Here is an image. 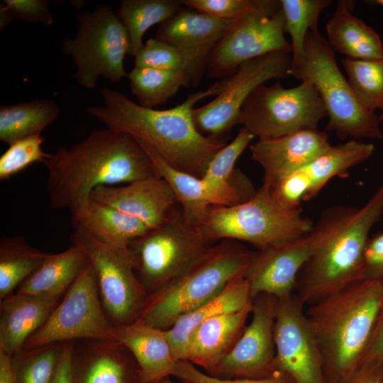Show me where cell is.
I'll list each match as a JSON object with an SVG mask.
<instances>
[{
  "mask_svg": "<svg viewBox=\"0 0 383 383\" xmlns=\"http://www.w3.org/2000/svg\"><path fill=\"white\" fill-rule=\"evenodd\" d=\"M103 106H90L88 113L106 128L123 132L150 145L170 166L201 179L214 155L227 145L222 138L201 134L192 119L194 105L217 96L214 83L207 89L192 93L177 106L167 110L145 108L123 93L101 89Z\"/></svg>",
  "mask_w": 383,
  "mask_h": 383,
  "instance_id": "cell-1",
  "label": "cell"
},
{
  "mask_svg": "<svg viewBox=\"0 0 383 383\" xmlns=\"http://www.w3.org/2000/svg\"><path fill=\"white\" fill-rule=\"evenodd\" d=\"M44 165L49 204L55 210L71 211L99 186L158 176L136 138L107 128L91 131L70 147H60Z\"/></svg>",
  "mask_w": 383,
  "mask_h": 383,
  "instance_id": "cell-2",
  "label": "cell"
},
{
  "mask_svg": "<svg viewBox=\"0 0 383 383\" xmlns=\"http://www.w3.org/2000/svg\"><path fill=\"white\" fill-rule=\"evenodd\" d=\"M383 214V182L361 207L326 209L323 233L301 269L294 294L311 305L355 282L370 233Z\"/></svg>",
  "mask_w": 383,
  "mask_h": 383,
  "instance_id": "cell-3",
  "label": "cell"
},
{
  "mask_svg": "<svg viewBox=\"0 0 383 383\" xmlns=\"http://www.w3.org/2000/svg\"><path fill=\"white\" fill-rule=\"evenodd\" d=\"M383 299L382 285L360 280L309 306L328 383H341L360 366Z\"/></svg>",
  "mask_w": 383,
  "mask_h": 383,
  "instance_id": "cell-4",
  "label": "cell"
},
{
  "mask_svg": "<svg viewBox=\"0 0 383 383\" xmlns=\"http://www.w3.org/2000/svg\"><path fill=\"white\" fill-rule=\"evenodd\" d=\"M255 252L237 240L216 243L176 280L150 294L135 321L169 329L180 317L218 294L231 281L245 277Z\"/></svg>",
  "mask_w": 383,
  "mask_h": 383,
  "instance_id": "cell-5",
  "label": "cell"
},
{
  "mask_svg": "<svg viewBox=\"0 0 383 383\" xmlns=\"http://www.w3.org/2000/svg\"><path fill=\"white\" fill-rule=\"evenodd\" d=\"M290 76L315 87L327 112L326 128L338 138H382L379 116L359 101L338 68L333 49L318 30L308 32L304 55L292 61Z\"/></svg>",
  "mask_w": 383,
  "mask_h": 383,
  "instance_id": "cell-6",
  "label": "cell"
},
{
  "mask_svg": "<svg viewBox=\"0 0 383 383\" xmlns=\"http://www.w3.org/2000/svg\"><path fill=\"white\" fill-rule=\"evenodd\" d=\"M312 220L301 208H290L261 186L248 201L231 207L211 206L201 225L215 243L233 240L248 243L257 249L286 243L308 233Z\"/></svg>",
  "mask_w": 383,
  "mask_h": 383,
  "instance_id": "cell-7",
  "label": "cell"
},
{
  "mask_svg": "<svg viewBox=\"0 0 383 383\" xmlns=\"http://www.w3.org/2000/svg\"><path fill=\"white\" fill-rule=\"evenodd\" d=\"M215 243L175 206L164 223L128 248L135 275L149 296L176 280Z\"/></svg>",
  "mask_w": 383,
  "mask_h": 383,
  "instance_id": "cell-8",
  "label": "cell"
},
{
  "mask_svg": "<svg viewBox=\"0 0 383 383\" xmlns=\"http://www.w3.org/2000/svg\"><path fill=\"white\" fill-rule=\"evenodd\" d=\"M129 49L126 30L110 4L80 13L75 36L65 38L62 44V52L77 67L74 78L89 90L99 77L116 84L128 77L123 61Z\"/></svg>",
  "mask_w": 383,
  "mask_h": 383,
  "instance_id": "cell-9",
  "label": "cell"
},
{
  "mask_svg": "<svg viewBox=\"0 0 383 383\" xmlns=\"http://www.w3.org/2000/svg\"><path fill=\"white\" fill-rule=\"evenodd\" d=\"M327 116L315 87L308 82L292 88L279 81L257 87L244 103L237 125H242L258 140L278 138L299 130L317 128Z\"/></svg>",
  "mask_w": 383,
  "mask_h": 383,
  "instance_id": "cell-10",
  "label": "cell"
},
{
  "mask_svg": "<svg viewBox=\"0 0 383 383\" xmlns=\"http://www.w3.org/2000/svg\"><path fill=\"white\" fill-rule=\"evenodd\" d=\"M77 340L118 342L116 327L103 308L89 261L46 321L26 341L22 351Z\"/></svg>",
  "mask_w": 383,
  "mask_h": 383,
  "instance_id": "cell-11",
  "label": "cell"
},
{
  "mask_svg": "<svg viewBox=\"0 0 383 383\" xmlns=\"http://www.w3.org/2000/svg\"><path fill=\"white\" fill-rule=\"evenodd\" d=\"M70 241L86 253L105 313L115 327L135 322L148 294L138 279L128 248L110 245L78 226Z\"/></svg>",
  "mask_w": 383,
  "mask_h": 383,
  "instance_id": "cell-12",
  "label": "cell"
},
{
  "mask_svg": "<svg viewBox=\"0 0 383 383\" xmlns=\"http://www.w3.org/2000/svg\"><path fill=\"white\" fill-rule=\"evenodd\" d=\"M292 64V52L287 51L270 52L241 64L232 74L218 82L221 93L213 100L193 109L197 131L209 137L221 138L237 125L250 94L268 80L290 76Z\"/></svg>",
  "mask_w": 383,
  "mask_h": 383,
  "instance_id": "cell-13",
  "label": "cell"
},
{
  "mask_svg": "<svg viewBox=\"0 0 383 383\" xmlns=\"http://www.w3.org/2000/svg\"><path fill=\"white\" fill-rule=\"evenodd\" d=\"M304 306L294 293L277 301L274 368L295 383H328L321 350Z\"/></svg>",
  "mask_w": 383,
  "mask_h": 383,
  "instance_id": "cell-14",
  "label": "cell"
},
{
  "mask_svg": "<svg viewBox=\"0 0 383 383\" xmlns=\"http://www.w3.org/2000/svg\"><path fill=\"white\" fill-rule=\"evenodd\" d=\"M284 33L282 6L235 22L212 52L206 75L221 79L248 60L276 51L292 52Z\"/></svg>",
  "mask_w": 383,
  "mask_h": 383,
  "instance_id": "cell-15",
  "label": "cell"
},
{
  "mask_svg": "<svg viewBox=\"0 0 383 383\" xmlns=\"http://www.w3.org/2000/svg\"><path fill=\"white\" fill-rule=\"evenodd\" d=\"M277 301L266 294L252 298L250 323L213 371L249 378L267 377L275 371L274 329Z\"/></svg>",
  "mask_w": 383,
  "mask_h": 383,
  "instance_id": "cell-16",
  "label": "cell"
},
{
  "mask_svg": "<svg viewBox=\"0 0 383 383\" xmlns=\"http://www.w3.org/2000/svg\"><path fill=\"white\" fill-rule=\"evenodd\" d=\"M324 229L322 216L306 235L256 250L245 276L252 298L260 294L287 298L294 293L298 274Z\"/></svg>",
  "mask_w": 383,
  "mask_h": 383,
  "instance_id": "cell-17",
  "label": "cell"
},
{
  "mask_svg": "<svg viewBox=\"0 0 383 383\" xmlns=\"http://www.w3.org/2000/svg\"><path fill=\"white\" fill-rule=\"evenodd\" d=\"M235 23L189 8L181 9L160 25L155 38L182 55L189 67L191 84L196 87L206 74L212 52Z\"/></svg>",
  "mask_w": 383,
  "mask_h": 383,
  "instance_id": "cell-18",
  "label": "cell"
},
{
  "mask_svg": "<svg viewBox=\"0 0 383 383\" xmlns=\"http://www.w3.org/2000/svg\"><path fill=\"white\" fill-rule=\"evenodd\" d=\"M331 146L326 132L309 128L275 138L257 140L250 150L252 159L263 170L262 186L270 189Z\"/></svg>",
  "mask_w": 383,
  "mask_h": 383,
  "instance_id": "cell-19",
  "label": "cell"
},
{
  "mask_svg": "<svg viewBox=\"0 0 383 383\" xmlns=\"http://www.w3.org/2000/svg\"><path fill=\"white\" fill-rule=\"evenodd\" d=\"M89 198L140 220L149 229L164 223L178 203L170 185L159 176L123 186H99Z\"/></svg>",
  "mask_w": 383,
  "mask_h": 383,
  "instance_id": "cell-20",
  "label": "cell"
},
{
  "mask_svg": "<svg viewBox=\"0 0 383 383\" xmlns=\"http://www.w3.org/2000/svg\"><path fill=\"white\" fill-rule=\"evenodd\" d=\"M73 383H140L139 369L120 342L74 340Z\"/></svg>",
  "mask_w": 383,
  "mask_h": 383,
  "instance_id": "cell-21",
  "label": "cell"
},
{
  "mask_svg": "<svg viewBox=\"0 0 383 383\" xmlns=\"http://www.w3.org/2000/svg\"><path fill=\"white\" fill-rule=\"evenodd\" d=\"M59 299L13 293L0 301V350L16 355L46 321Z\"/></svg>",
  "mask_w": 383,
  "mask_h": 383,
  "instance_id": "cell-22",
  "label": "cell"
},
{
  "mask_svg": "<svg viewBox=\"0 0 383 383\" xmlns=\"http://www.w3.org/2000/svg\"><path fill=\"white\" fill-rule=\"evenodd\" d=\"M118 340L134 357L141 383H153L172 375L178 361L164 330L138 322L116 328Z\"/></svg>",
  "mask_w": 383,
  "mask_h": 383,
  "instance_id": "cell-23",
  "label": "cell"
},
{
  "mask_svg": "<svg viewBox=\"0 0 383 383\" xmlns=\"http://www.w3.org/2000/svg\"><path fill=\"white\" fill-rule=\"evenodd\" d=\"M252 306L203 323L192 335L182 360L213 370L241 335Z\"/></svg>",
  "mask_w": 383,
  "mask_h": 383,
  "instance_id": "cell-24",
  "label": "cell"
},
{
  "mask_svg": "<svg viewBox=\"0 0 383 383\" xmlns=\"http://www.w3.org/2000/svg\"><path fill=\"white\" fill-rule=\"evenodd\" d=\"M252 305V298L245 277L231 281L218 294L180 317L165 331L175 358L184 360L192 335L203 323L218 315Z\"/></svg>",
  "mask_w": 383,
  "mask_h": 383,
  "instance_id": "cell-25",
  "label": "cell"
},
{
  "mask_svg": "<svg viewBox=\"0 0 383 383\" xmlns=\"http://www.w3.org/2000/svg\"><path fill=\"white\" fill-rule=\"evenodd\" d=\"M70 211L72 226L117 248H128L150 230L140 220L90 198Z\"/></svg>",
  "mask_w": 383,
  "mask_h": 383,
  "instance_id": "cell-26",
  "label": "cell"
},
{
  "mask_svg": "<svg viewBox=\"0 0 383 383\" xmlns=\"http://www.w3.org/2000/svg\"><path fill=\"white\" fill-rule=\"evenodd\" d=\"M353 1H338L326 28L327 41L335 51L353 60H383L379 34L352 13Z\"/></svg>",
  "mask_w": 383,
  "mask_h": 383,
  "instance_id": "cell-27",
  "label": "cell"
},
{
  "mask_svg": "<svg viewBox=\"0 0 383 383\" xmlns=\"http://www.w3.org/2000/svg\"><path fill=\"white\" fill-rule=\"evenodd\" d=\"M89 262L85 252L72 244L47 260L16 289V293L60 299Z\"/></svg>",
  "mask_w": 383,
  "mask_h": 383,
  "instance_id": "cell-28",
  "label": "cell"
},
{
  "mask_svg": "<svg viewBox=\"0 0 383 383\" xmlns=\"http://www.w3.org/2000/svg\"><path fill=\"white\" fill-rule=\"evenodd\" d=\"M374 150L372 143L350 140L331 145L298 170L309 187L307 201L316 196L331 179L345 175L351 167L368 160Z\"/></svg>",
  "mask_w": 383,
  "mask_h": 383,
  "instance_id": "cell-29",
  "label": "cell"
},
{
  "mask_svg": "<svg viewBox=\"0 0 383 383\" xmlns=\"http://www.w3.org/2000/svg\"><path fill=\"white\" fill-rule=\"evenodd\" d=\"M137 140L152 160L158 176L165 179L173 189L185 219L201 226L210 208L214 206L213 195L207 186L201 179L174 169L150 145Z\"/></svg>",
  "mask_w": 383,
  "mask_h": 383,
  "instance_id": "cell-30",
  "label": "cell"
},
{
  "mask_svg": "<svg viewBox=\"0 0 383 383\" xmlns=\"http://www.w3.org/2000/svg\"><path fill=\"white\" fill-rule=\"evenodd\" d=\"M60 110L50 99H35L0 106V140L11 145L24 138L40 135L55 121Z\"/></svg>",
  "mask_w": 383,
  "mask_h": 383,
  "instance_id": "cell-31",
  "label": "cell"
},
{
  "mask_svg": "<svg viewBox=\"0 0 383 383\" xmlns=\"http://www.w3.org/2000/svg\"><path fill=\"white\" fill-rule=\"evenodd\" d=\"M50 254L31 246L21 235L2 236L0 239V299L14 293Z\"/></svg>",
  "mask_w": 383,
  "mask_h": 383,
  "instance_id": "cell-32",
  "label": "cell"
},
{
  "mask_svg": "<svg viewBox=\"0 0 383 383\" xmlns=\"http://www.w3.org/2000/svg\"><path fill=\"white\" fill-rule=\"evenodd\" d=\"M182 4L176 0H122L116 15L129 39V54L135 56L143 47V37L152 26L171 18Z\"/></svg>",
  "mask_w": 383,
  "mask_h": 383,
  "instance_id": "cell-33",
  "label": "cell"
},
{
  "mask_svg": "<svg viewBox=\"0 0 383 383\" xmlns=\"http://www.w3.org/2000/svg\"><path fill=\"white\" fill-rule=\"evenodd\" d=\"M128 77L139 104L149 109L165 103L180 87L191 84L189 77L183 72L148 67H134Z\"/></svg>",
  "mask_w": 383,
  "mask_h": 383,
  "instance_id": "cell-34",
  "label": "cell"
},
{
  "mask_svg": "<svg viewBox=\"0 0 383 383\" xmlns=\"http://www.w3.org/2000/svg\"><path fill=\"white\" fill-rule=\"evenodd\" d=\"M348 82L361 104L370 111L383 112V60L344 58Z\"/></svg>",
  "mask_w": 383,
  "mask_h": 383,
  "instance_id": "cell-35",
  "label": "cell"
},
{
  "mask_svg": "<svg viewBox=\"0 0 383 383\" xmlns=\"http://www.w3.org/2000/svg\"><path fill=\"white\" fill-rule=\"evenodd\" d=\"M279 1L284 17V32L289 33L292 40V61H296L304 55L308 32L318 30L319 16L332 1Z\"/></svg>",
  "mask_w": 383,
  "mask_h": 383,
  "instance_id": "cell-36",
  "label": "cell"
},
{
  "mask_svg": "<svg viewBox=\"0 0 383 383\" xmlns=\"http://www.w3.org/2000/svg\"><path fill=\"white\" fill-rule=\"evenodd\" d=\"M64 345L52 343L14 355L16 383H52Z\"/></svg>",
  "mask_w": 383,
  "mask_h": 383,
  "instance_id": "cell-37",
  "label": "cell"
},
{
  "mask_svg": "<svg viewBox=\"0 0 383 383\" xmlns=\"http://www.w3.org/2000/svg\"><path fill=\"white\" fill-rule=\"evenodd\" d=\"M180 3L187 8L232 22L281 8L280 1L277 0H180Z\"/></svg>",
  "mask_w": 383,
  "mask_h": 383,
  "instance_id": "cell-38",
  "label": "cell"
},
{
  "mask_svg": "<svg viewBox=\"0 0 383 383\" xmlns=\"http://www.w3.org/2000/svg\"><path fill=\"white\" fill-rule=\"evenodd\" d=\"M255 136L242 127L235 138L220 150L209 162L201 180L209 187L224 188L235 172V164Z\"/></svg>",
  "mask_w": 383,
  "mask_h": 383,
  "instance_id": "cell-39",
  "label": "cell"
},
{
  "mask_svg": "<svg viewBox=\"0 0 383 383\" xmlns=\"http://www.w3.org/2000/svg\"><path fill=\"white\" fill-rule=\"evenodd\" d=\"M45 138L34 135L17 141L0 157V180L5 181L35 162L45 163L50 156L42 149Z\"/></svg>",
  "mask_w": 383,
  "mask_h": 383,
  "instance_id": "cell-40",
  "label": "cell"
},
{
  "mask_svg": "<svg viewBox=\"0 0 383 383\" xmlns=\"http://www.w3.org/2000/svg\"><path fill=\"white\" fill-rule=\"evenodd\" d=\"M134 64L138 67L183 72L189 77V67L182 55L172 45L156 38L146 41L135 56Z\"/></svg>",
  "mask_w": 383,
  "mask_h": 383,
  "instance_id": "cell-41",
  "label": "cell"
},
{
  "mask_svg": "<svg viewBox=\"0 0 383 383\" xmlns=\"http://www.w3.org/2000/svg\"><path fill=\"white\" fill-rule=\"evenodd\" d=\"M48 0H2L0 3V30L13 20L50 26L54 18Z\"/></svg>",
  "mask_w": 383,
  "mask_h": 383,
  "instance_id": "cell-42",
  "label": "cell"
},
{
  "mask_svg": "<svg viewBox=\"0 0 383 383\" xmlns=\"http://www.w3.org/2000/svg\"><path fill=\"white\" fill-rule=\"evenodd\" d=\"M172 375L190 383H295L289 375L278 370L262 378L223 379L201 372L194 364L187 360H178L173 370Z\"/></svg>",
  "mask_w": 383,
  "mask_h": 383,
  "instance_id": "cell-43",
  "label": "cell"
},
{
  "mask_svg": "<svg viewBox=\"0 0 383 383\" xmlns=\"http://www.w3.org/2000/svg\"><path fill=\"white\" fill-rule=\"evenodd\" d=\"M372 280L383 287V231L370 236L365 245L357 281Z\"/></svg>",
  "mask_w": 383,
  "mask_h": 383,
  "instance_id": "cell-44",
  "label": "cell"
},
{
  "mask_svg": "<svg viewBox=\"0 0 383 383\" xmlns=\"http://www.w3.org/2000/svg\"><path fill=\"white\" fill-rule=\"evenodd\" d=\"M362 363L383 364V299Z\"/></svg>",
  "mask_w": 383,
  "mask_h": 383,
  "instance_id": "cell-45",
  "label": "cell"
},
{
  "mask_svg": "<svg viewBox=\"0 0 383 383\" xmlns=\"http://www.w3.org/2000/svg\"><path fill=\"white\" fill-rule=\"evenodd\" d=\"M341 383H383V364L362 363Z\"/></svg>",
  "mask_w": 383,
  "mask_h": 383,
  "instance_id": "cell-46",
  "label": "cell"
},
{
  "mask_svg": "<svg viewBox=\"0 0 383 383\" xmlns=\"http://www.w3.org/2000/svg\"><path fill=\"white\" fill-rule=\"evenodd\" d=\"M74 340L66 341L52 383H73L72 356Z\"/></svg>",
  "mask_w": 383,
  "mask_h": 383,
  "instance_id": "cell-47",
  "label": "cell"
},
{
  "mask_svg": "<svg viewBox=\"0 0 383 383\" xmlns=\"http://www.w3.org/2000/svg\"><path fill=\"white\" fill-rule=\"evenodd\" d=\"M0 383H16V357L1 350H0Z\"/></svg>",
  "mask_w": 383,
  "mask_h": 383,
  "instance_id": "cell-48",
  "label": "cell"
},
{
  "mask_svg": "<svg viewBox=\"0 0 383 383\" xmlns=\"http://www.w3.org/2000/svg\"><path fill=\"white\" fill-rule=\"evenodd\" d=\"M370 4H373L375 5L381 6L383 8V0H374V1H367Z\"/></svg>",
  "mask_w": 383,
  "mask_h": 383,
  "instance_id": "cell-49",
  "label": "cell"
},
{
  "mask_svg": "<svg viewBox=\"0 0 383 383\" xmlns=\"http://www.w3.org/2000/svg\"><path fill=\"white\" fill-rule=\"evenodd\" d=\"M140 383H141V382H140ZM153 383H173V382L167 380V378H165L163 379H161V380H160L158 382H153Z\"/></svg>",
  "mask_w": 383,
  "mask_h": 383,
  "instance_id": "cell-50",
  "label": "cell"
},
{
  "mask_svg": "<svg viewBox=\"0 0 383 383\" xmlns=\"http://www.w3.org/2000/svg\"><path fill=\"white\" fill-rule=\"evenodd\" d=\"M380 121H383V112L379 116Z\"/></svg>",
  "mask_w": 383,
  "mask_h": 383,
  "instance_id": "cell-51",
  "label": "cell"
}]
</instances>
